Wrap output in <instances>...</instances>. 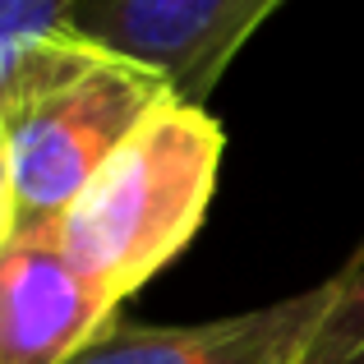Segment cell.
I'll list each match as a JSON object with an SVG mask.
<instances>
[{
    "label": "cell",
    "instance_id": "cell-3",
    "mask_svg": "<svg viewBox=\"0 0 364 364\" xmlns=\"http://www.w3.org/2000/svg\"><path fill=\"white\" fill-rule=\"evenodd\" d=\"M286 0H79L65 33L166 79L180 102L203 107L240 46Z\"/></svg>",
    "mask_w": 364,
    "mask_h": 364
},
{
    "label": "cell",
    "instance_id": "cell-4",
    "mask_svg": "<svg viewBox=\"0 0 364 364\" xmlns=\"http://www.w3.org/2000/svg\"><path fill=\"white\" fill-rule=\"evenodd\" d=\"M107 291L55 231L14 235L0 254V364H65L116 323Z\"/></svg>",
    "mask_w": 364,
    "mask_h": 364
},
{
    "label": "cell",
    "instance_id": "cell-2",
    "mask_svg": "<svg viewBox=\"0 0 364 364\" xmlns=\"http://www.w3.org/2000/svg\"><path fill=\"white\" fill-rule=\"evenodd\" d=\"M222 148V124L171 92L60 217V245L107 291L134 295L198 235Z\"/></svg>",
    "mask_w": 364,
    "mask_h": 364
},
{
    "label": "cell",
    "instance_id": "cell-7",
    "mask_svg": "<svg viewBox=\"0 0 364 364\" xmlns=\"http://www.w3.org/2000/svg\"><path fill=\"white\" fill-rule=\"evenodd\" d=\"M74 5L79 0H0V65L33 37L60 33Z\"/></svg>",
    "mask_w": 364,
    "mask_h": 364
},
{
    "label": "cell",
    "instance_id": "cell-8",
    "mask_svg": "<svg viewBox=\"0 0 364 364\" xmlns=\"http://www.w3.org/2000/svg\"><path fill=\"white\" fill-rule=\"evenodd\" d=\"M14 240V161H9V143L0 129V254Z\"/></svg>",
    "mask_w": 364,
    "mask_h": 364
},
{
    "label": "cell",
    "instance_id": "cell-1",
    "mask_svg": "<svg viewBox=\"0 0 364 364\" xmlns=\"http://www.w3.org/2000/svg\"><path fill=\"white\" fill-rule=\"evenodd\" d=\"M166 97V79L65 28L18 46L0 65V129L14 161V235L55 231L92 176Z\"/></svg>",
    "mask_w": 364,
    "mask_h": 364
},
{
    "label": "cell",
    "instance_id": "cell-5",
    "mask_svg": "<svg viewBox=\"0 0 364 364\" xmlns=\"http://www.w3.org/2000/svg\"><path fill=\"white\" fill-rule=\"evenodd\" d=\"M337 286L341 272L277 304L194 328H143L116 318L65 364H304L337 300Z\"/></svg>",
    "mask_w": 364,
    "mask_h": 364
},
{
    "label": "cell",
    "instance_id": "cell-6",
    "mask_svg": "<svg viewBox=\"0 0 364 364\" xmlns=\"http://www.w3.org/2000/svg\"><path fill=\"white\" fill-rule=\"evenodd\" d=\"M304 364H364V263H350L341 272L337 300H332Z\"/></svg>",
    "mask_w": 364,
    "mask_h": 364
}]
</instances>
